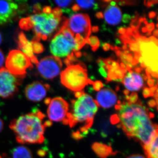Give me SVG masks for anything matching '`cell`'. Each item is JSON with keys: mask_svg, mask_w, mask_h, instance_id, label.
I'll return each instance as SVG.
<instances>
[{"mask_svg": "<svg viewBox=\"0 0 158 158\" xmlns=\"http://www.w3.org/2000/svg\"><path fill=\"white\" fill-rule=\"evenodd\" d=\"M117 103L118 123L125 134L140 141L142 145L149 144L158 134V126L152 120V113L140 101L134 103Z\"/></svg>", "mask_w": 158, "mask_h": 158, "instance_id": "obj_1", "label": "cell"}, {"mask_svg": "<svg viewBox=\"0 0 158 158\" xmlns=\"http://www.w3.org/2000/svg\"><path fill=\"white\" fill-rule=\"evenodd\" d=\"M62 14L60 8L52 9L45 6L42 9L37 5L34 7V14L21 20L19 26L25 31L33 30L35 37L32 41L47 40L58 33L67 20L66 18L62 17Z\"/></svg>", "mask_w": 158, "mask_h": 158, "instance_id": "obj_2", "label": "cell"}, {"mask_svg": "<svg viewBox=\"0 0 158 158\" xmlns=\"http://www.w3.org/2000/svg\"><path fill=\"white\" fill-rule=\"evenodd\" d=\"M45 119V115L36 110L13 119L10 127L18 143L42 144L44 141L46 128L52 125V122Z\"/></svg>", "mask_w": 158, "mask_h": 158, "instance_id": "obj_3", "label": "cell"}, {"mask_svg": "<svg viewBox=\"0 0 158 158\" xmlns=\"http://www.w3.org/2000/svg\"><path fill=\"white\" fill-rule=\"evenodd\" d=\"M72 107L67 116V124L71 127L78 124L83 125L81 131L85 132L91 127L98 105L89 94L84 93L77 100L72 101Z\"/></svg>", "mask_w": 158, "mask_h": 158, "instance_id": "obj_4", "label": "cell"}, {"mask_svg": "<svg viewBox=\"0 0 158 158\" xmlns=\"http://www.w3.org/2000/svg\"><path fill=\"white\" fill-rule=\"evenodd\" d=\"M65 23L54 35L50 45L51 52L54 56L59 58L67 57L79 50V45L71 32L65 26Z\"/></svg>", "mask_w": 158, "mask_h": 158, "instance_id": "obj_5", "label": "cell"}, {"mask_svg": "<svg viewBox=\"0 0 158 158\" xmlns=\"http://www.w3.org/2000/svg\"><path fill=\"white\" fill-rule=\"evenodd\" d=\"M65 26L71 32L81 49L86 44L91 34L90 18L87 14H73L65 23Z\"/></svg>", "mask_w": 158, "mask_h": 158, "instance_id": "obj_6", "label": "cell"}, {"mask_svg": "<svg viewBox=\"0 0 158 158\" xmlns=\"http://www.w3.org/2000/svg\"><path fill=\"white\" fill-rule=\"evenodd\" d=\"M139 45L141 56L146 68L158 73V40L154 36L147 38L141 36L139 32L133 33Z\"/></svg>", "mask_w": 158, "mask_h": 158, "instance_id": "obj_7", "label": "cell"}, {"mask_svg": "<svg viewBox=\"0 0 158 158\" xmlns=\"http://www.w3.org/2000/svg\"><path fill=\"white\" fill-rule=\"evenodd\" d=\"M60 77L62 85L75 92L81 91L88 84L87 69L80 64L67 67Z\"/></svg>", "mask_w": 158, "mask_h": 158, "instance_id": "obj_8", "label": "cell"}, {"mask_svg": "<svg viewBox=\"0 0 158 158\" xmlns=\"http://www.w3.org/2000/svg\"><path fill=\"white\" fill-rule=\"evenodd\" d=\"M6 68L15 75L23 76L32 67L31 59L21 51L13 50L9 53L6 61Z\"/></svg>", "mask_w": 158, "mask_h": 158, "instance_id": "obj_9", "label": "cell"}, {"mask_svg": "<svg viewBox=\"0 0 158 158\" xmlns=\"http://www.w3.org/2000/svg\"><path fill=\"white\" fill-rule=\"evenodd\" d=\"M24 77L12 74L6 68L0 69V97L9 98L15 95Z\"/></svg>", "mask_w": 158, "mask_h": 158, "instance_id": "obj_10", "label": "cell"}, {"mask_svg": "<svg viewBox=\"0 0 158 158\" xmlns=\"http://www.w3.org/2000/svg\"><path fill=\"white\" fill-rule=\"evenodd\" d=\"M45 103L48 106L47 115L50 121L63 122L67 124L69 105L65 99L61 97H56L46 100Z\"/></svg>", "mask_w": 158, "mask_h": 158, "instance_id": "obj_11", "label": "cell"}, {"mask_svg": "<svg viewBox=\"0 0 158 158\" xmlns=\"http://www.w3.org/2000/svg\"><path fill=\"white\" fill-rule=\"evenodd\" d=\"M37 69L40 75L46 79L56 77L61 72L62 61L60 58L50 56L44 57L38 62Z\"/></svg>", "mask_w": 158, "mask_h": 158, "instance_id": "obj_12", "label": "cell"}, {"mask_svg": "<svg viewBox=\"0 0 158 158\" xmlns=\"http://www.w3.org/2000/svg\"><path fill=\"white\" fill-rule=\"evenodd\" d=\"M49 89L50 86L48 84L35 81L27 86L25 94L30 101L39 102L45 97Z\"/></svg>", "mask_w": 158, "mask_h": 158, "instance_id": "obj_13", "label": "cell"}, {"mask_svg": "<svg viewBox=\"0 0 158 158\" xmlns=\"http://www.w3.org/2000/svg\"><path fill=\"white\" fill-rule=\"evenodd\" d=\"M18 9V4L14 1L0 0V24L11 21Z\"/></svg>", "mask_w": 158, "mask_h": 158, "instance_id": "obj_14", "label": "cell"}, {"mask_svg": "<svg viewBox=\"0 0 158 158\" xmlns=\"http://www.w3.org/2000/svg\"><path fill=\"white\" fill-rule=\"evenodd\" d=\"M96 102L99 106L104 109H109L118 102L116 93L110 88H104L97 94Z\"/></svg>", "mask_w": 158, "mask_h": 158, "instance_id": "obj_15", "label": "cell"}, {"mask_svg": "<svg viewBox=\"0 0 158 158\" xmlns=\"http://www.w3.org/2000/svg\"><path fill=\"white\" fill-rule=\"evenodd\" d=\"M122 82L124 84L127 90L131 91H138L144 85L141 76L139 73L133 72L131 70L123 77Z\"/></svg>", "mask_w": 158, "mask_h": 158, "instance_id": "obj_16", "label": "cell"}, {"mask_svg": "<svg viewBox=\"0 0 158 158\" xmlns=\"http://www.w3.org/2000/svg\"><path fill=\"white\" fill-rule=\"evenodd\" d=\"M103 16L109 24L116 25L121 22L122 12L118 6H109L105 10Z\"/></svg>", "mask_w": 158, "mask_h": 158, "instance_id": "obj_17", "label": "cell"}, {"mask_svg": "<svg viewBox=\"0 0 158 158\" xmlns=\"http://www.w3.org/2000/svg\"><path fill=\"white\" fill-rule=\"evenodd\" d=\"M18 44L19 48L21 49L22 52L26 54L30 58L32 62L36 65L38 64V61L34 56L33 46L32 43L27 40L23 33H20L19 35Z\"/></svg>", "mask_w": 158, "mask_h": 158, "instance_id": "obj_18", "label": "cell"}, {"mask_svg": "<svg viewBox=\"0 0 158 158\" xmlns=\"http://www.w3.org/2000/svg\"><path fill=\"white\" fill-rule=\"evenodd\" d=\"M158 135L146 145H142L147 158H158Z\"/></svg>", "mask_w": 158, "mask_h": 158, "instance_id": "obj_19", "label": "cell"}, {"mask_svg": "<svg viewBox=\"0 0 158 158\" xmlns=\"http://www.w3.org/2000/svg\"><path fill=\"white\" fill-rule=\"evenodd\" d=\"M92 148L95 153L101 158H106L113 154L111 147L106 144L95 143L92 145Z\"/></svg>", "mask_w": 158, "mask_h": 158, "instance_id": "obj_20", "label": "cell"}, {"mask_svg": "<svg viewBox=\"0 0 158 158\" xmlns=\"http://www.w3.org/2000/svg\"><path fill=\"white\" fill-rule=\"evenodd\" d=\"M12 158H33L31 151L25 146L15 148L12 153Z\"/></svg>", "mask_w": 158, "mask_h": 158, "instance_id": "obj_21", "label": "cell"}, {"mask_svg": "<svg viewBox=\"0 0 158 158\" xmlns=\"http://www.w3.org/2000/svg\"><path fill=\"white\" fill-rule=\"evenodd\" d=\"M79 7H81L82 9H87L93 8L94 10H96L98 9V5L95 3V1L93 0L90 1H77Z\"/></svg>", "mask_w": 158, "mask_h": 158, "instance_id": "obj_22", "label": "cell"}, {"mask_svg": "<svg viewBox=\"0 0 158 158\" xmlns=\"http://www.w3.org/2000/svg\"><path fill=\"white\" fill-rule=\"evenodd\" d=\"M86 43L90 44L91 47V49L93 52H95L97 50L100 45V42L98 38L95 36H92V37H89L87 40Z\"/></svg>", "mask_w": 158, "mask_h": 158, "instance_id": "obj_23", "label": "cell"}, {"mask_svg": "<svg viewBox=\"0 0 158 158\" xmlns=\"http://www.w3.org/2000/svg\"><path fill=\"white\" fill-rule=\"evenodd\" d=\"M55 3L60 8L65 9L73 2V1H55Z\"/></svg>", "mask_w": 158, "mask_h": 158, "instance_id": "obj_24", "label": "cell"}, {"mask_svg": "<svg viewBox=\"0 0 158 158\" xmlns=\"http://www.w3.org/2000/svg\"><path fill=\"white\" fill-rule=\"evenodd\" d=\"M92 85H93L94 89L97 91H99L103 87V85L102 82L100 81H96L94 82Z\"/></svg>", "mask_w": 158, "mask_h": 158, "instance_id": "obj_25", "label": "cell"}, {"mask_svg": "<svg viewBox=\"0 0 158 158\" xmlns=\"http://www.w3.org/2000/svg\"><path fill=\"white\" fill-rule=\"evenodd\" d=\"M138 95L137 93L136 92H133L131 94V96H129V99L128 100V101L130 102L135 103L138 101Z\"/></svg>", "mask_w": 158, "mask_h": 158, "instance_id": "obj_26", "label": "cell"}, {"mask_svg": "<svg viewBox=\"0 0 158 158\" xmlns=\"http://www.w3.org/2000/svg\"><path fill=\"white\" fill-rule=\"evenodd\" d=\"M143 96L144 98H146L149 97L153 96L154 93H152L151 91L150 88H145L143 90Z\"/></svg>", "mask_w": 158, "mask_h": 158, "instance_id": "obj_27", "label": "cell"}, {"mask_svg": "<svg viewBox=\"0 0 158 158\" xmlns=\"http://www.w3.org/2000/svg\"><path fill=\"white\" fill-rule=\"evenodd\" d=\"M146 29L147 30L148 32H149V33H152V32L153 31L154 29H155V25L153 23H150L149 24H148L146 25Z\"/></svg>", "mask_w": 158, "mask_h": 158, "instance_id": "obj_28", "label": "cell"}, {"mask_svg": "<svg viewBox=\"0 0 158 158\" xmlns=\"http://www.w3.org/2000/svg\"><path fill=\"white\" fill-rule=\"evenodd\" d=\"M99 72L101 74V75L106 79L107 78V73L105 69L104 68H100L98 69Z\"/></svg>", "mask_w": 158, "mask_h": 158, "instance_id": "obj_29", "label": "cell"}, {"mask_svg": "<svg viewBox=\"0 0 158 158\" xmlns=\"http://www.w3.org/2000/svg\"><path fill=\"white\" fill-rule=\"evenodd\" d=\"M131 16L130 15L127 14H125L123 15V16L122 21L123 23H128L130 21V20L131 19Z\"/></svg>", "mask_w": 158, "mask_h": 158, "instance_id": "obj_30", "label": "cell"}, {"mask_svg": "<svg viewBox=\"0 0 158 158\" xmlns=\"http://www.w3.org/2000/svg\"><path fill=\"white\" fill-rule=\"evenodd\" d=\"M157 3V1H145L144 2V5L148 7H151L153 5Z\"/></svg>", "mask_w": 158, "mask_h": 158, "instance_id": "obj_31", "label": "cell"}, {"mask_svg": "<svg viewBox=\"0 0 158 158\" xmlns=\"http://www.w3.org/2000/svg\"><path fill=\"white\" fill-rule=\"evenodd\" d=\"M97 63L98 64V66L100 67V68L103 67V68H105L106 66V64L104 62L103 59H102V58H99L98 59L97 61Z\"/></svg>", "mask_w": 158, "mask_h": 158, "instance_id": "obj_32", "label": "cell"}, {"mask_svg": "<svg viewBox=\"0 0 158 158\" xmlns=\"http://www.w3.org/2000/svg\"><path fill=\"white\" fill-rule=\"evenodd\" d=\"M5 56L2 52L0 49V68L2 66L4 62H5Z\"/></svg>", "mask_w": 158, "mask_h": 158, "instance_id": "obj_33", "label": "cell"}, {"mask_svg": "<svg viewBox=\"0 0 158 158\" xmlns=\"http://www.w3.org/2000/svg\"><path fill=\"white\" fill-rule=\"evenodd\" d=\"M101 44L102 46L103 49L104 50L106 51H107L109 50L110 48V45L109 44L106 43H101Z\"/></svg>", "mask_w": 158, "mask_h": 158, "instance_id": "obj_34", "label": "cell"}, {"mask_svg": "<svg viewBox=\"0 0 158 158\" xmlns=\"http://www.w3.org/2000/svg\"><path fill=\"white\" fill-rule=\"evenodd\" d=\"M155 82V81L153 79H148L147 81V84L148 86L151 88V87H153L154 85Z\"/></svg>", "mask_w": 158, "mask_h": 158, "instance_id": "obj_35", "label": "cell"}, {"mask_svg": "<svg viewBox=\"0 0 158 158\" xmlns=\"http://www.w3.org/2000/svg\"><path fill=\"white\" fill-rule=\"evenodd\" d=\"M118 32L122 35H124L126 33V29L124 28L123 27H120L118 28Z\"/></svg>", "mask_w": 158, "mask_h": 158, "instance_id": "obj_36", "label": "cell"}, {"mask_svg": "<svg viewBox=\"0 0 158 158\" xmlns=\"http://www.w3.org/2000/svg\"><path fill=\"white\" fill-rule=\"evenodd\" d=\"M127 158H146L144 156L141 155L136 154L132 155L128 157Z\"/></svg>", "mask_w": 158, "mask_h": 158, "instance_id": "obj_37", "label": "cell"}, {"mask_svg": "<svg viewBox=\"0 0 158 158\" xmlns=\"http://www.w3.org/2000/svg\"><path fill=\"white\" fill-rule=\"evenodd\" d=\"M72 9L73 11L76 12V11H79L81 9H80V7H79L78 5H77V4H75L72 7Z\"/></svg>", "mask_w": 158, "mask_h": 158, "instance_id": "obj_38", "label": "cell"}, {"mask_svg": "<svg viewBox=\"0 0 158 158\" xmlns=\"http://www.w3.org/2000/svg\"><path fill=\"white\" fill-rule=\"evenodd\" d=\"M84 93L85 92L83 91H81V90L80 91H77V92H76L75 93V96L77 98H79L81 96L82 94Z\"/></svg>", "mask_w": 158, "mask_h": 158, "instance_id": "obj_39", "label": "cell"}, {"mask_svg": "<svg viewBox=\"0 0 158 158\" xmlns=\"http://www.w3.org/2000/svg\"><path fill=\"white\" fill-rule=\"evenodd\" d=\"M95 16L99 19H101L104 18L103 14L102 12H98L95 15Z\"/></svg>", "mask_w": 158, "mask_h": 158, "instance_id": "obj_40", "label": "cell"}, {"mask_svg": "<svg viewBox=\"0 0 158 158\" xmlns=\"http://www.w3.org/2000/svg\"><path fill=\"white\" fill-rule=\"evenodd\" d=\"M156 16V13L154 11H151L148 13V16L150 18H154Z\"/></svg>", "mask_w": 158, "mask_h": 158, "instance_id": "obj_41", "label": "cell"}, {"mask_svg": "<svg viewBox=\"0 0 158 158\" xmlns=\"http://www.w3.org/2000/svg\"><path fill=\"white\" fill-rule=\"evenodd\" d=\"M98 31L99 28L97 26H94V27H93L91 28V31L94 33H96V32H98Z\"/></svg>", "mask_w": 158, "mask_h": 158, "instance_id": "obj_42", "label": "cell"}, {"mask_svg": "<svg viewBox=\"0 0 158 158\" xmlns=\"http://www.w3.org/2000/svg\"><path fill=\"white\" fill-rule=\"evenodd\" d=\"M3 127H4V123L2 120L0 118V132L2 131Z\"/></svg>", "mask_w": 158, "mask_h": 158, "instance_id": "obj_43", "label": "cell"}, {"mask_svg": "<svg viewBox=\"0 0 158 158\" xmlns=\"http://www.w3.org/2000/svg\"><path fill=\"white\" fill-rule=\"evenodd\" d=\"M74 53L75 54L74 56H76L77 57V58H79V57H81L82 56V53L80 52H74Z\"/></svg>", "mask_w": 158, "mask_h": 158, "instance_id": "obj_44", "label": "cell"}, {"mask_svg": "<svg viewBox=\"0 0 158 158\" xmlns=\"http://www.w3.org/2000/svg\"><path fill=\"white\" fill-rule=\"evenodd\" d=\"M135 70L136 72H137V73H140L142 71V69L141 68V67H137L135 69Z\"/></svg>", "mask_w": 158, "mask_h": 158, "instance_id": "obj_45", "label": "cell"}, {"mask_svg": "<svg viewBox=\"0 0 158 158\" xmlns=\"http://www.w3.org/2000/svg\"><path fill=\"white\" fill-rule=\"evenodd\" d=\"M148 104H149L150 106H154L156 105L155 101L153 100H151L149 102H148Z\"/></svg>", "mask_w": 158, "mask_h": 158, "instance_id": "obj_46", "label": "cell"}, {"mask_svg": "<svg viewBox=\"0 0 158 158\" xmlns=\"http://www.w3.org/2000/svg\"><path fill=\"white\" fill-rule=\"evenodd\" d=\"M158 30L156 29V30H155V31H154L153 33L154 37H156V38H157L158 37Z\"/></svg>", "mask_w": 158, "mask_h": 158, "instance_id": "obj_47", "label": "cell"}, {"mask_svg": "<svg viewBox=\"0 0 158 158\" xmlns=\"http://www.w3.org/2000/svg\"><path fill=\"white\" fill-rule=\"evenodd\" d=\"M119 66H120V68L122 69H125V68H126L125 64H124L123 62H121V63H120Z\"/></svg>", "mask_w": 158, "mask_h": 158, "instance_id": "obj_48", "label": "cell"}, {"mask_svg": "<svg viewBox=\"0 0 158 158\" xmlns=\"http://www.w3.org/2000/svg\"><path fill=\"white\" fill-rule=\"evenodd\" d=\"M123 93H124V94H125L126 95H128L129 94V90H124V91H123Z\"/></svg>", "mask_w": 158, "mask_h": 158, "instance_id": "obj_49", "label": "cell"}, {"mask_svg": "<svg viewBox=\"0 0 158 158\" xmlns=\"http://www.w3.org/2000/svg\"><path fill=\"white\" fill-rule=\"evenodd\" d=\"M141 68L142 69L146 68V65H145V64H144V62H142V63H141Z\"/></svg>", "mask_w": 158, "mask_h": 158, "instance_id": "obj_50", "label": "cell"}, {"mask_svg": "<svg viewBox=\"0 0 158 158\" xmlns=\"http://www.w3.org/2000/svg\"><path fill=\"white\" fill-rule=\"evenodd\" d=\"M110 5L111 6H115L116 5V2H113V1H111Z\"/></svg>", "mask_w": 158, "mask_h": 158, "instance_id": "obj_51", "label": "cell"}, {"mask_svg": "<svg viewBox=\"0 0 158 158\" xmlns=\"http://www.w3.org/2000/svg\"><path fill=\"white\" fill-rule=\"evenodd\" d=\"M94 81L90 79H88V84H90V85H93Z\"/></svg>", "mask_w": 158, "mask_h": 158, "instance_id": "obj_52", "label": "cell"}, {"mask_svg": "<svg viewBox=\"0 0 158 158\" xmlns=\"http://www.w3.org/2000/svg\"><path fill=\"white\" fill-rule=\"evenodd\" d=\"M142 31L143 32V33H146V32H147V29H146V28L143 27V28L142 29Z\"/></svg>", "mask_w": 158, "mask_h": 158, "instance_id": "obj_53", "label": "cell"}, {"mask_svg": "<svg viewBox=\"0 0 158 158\" xmlns=\"http://www.w3.org/2000/svg\"><path fill=\"white\" fill-rule=\"evenodd\" d=\"M142 76H143V79H144V81H147V80H148L147 77L145 75V74H143L142 75Z\"/></svg>", "mask_w": 158, "mask_h": 158, "instance_id": "obj_54", "label": "cell"}, {"mask_svg": "<svg viewBox=\"0 0 158 158\" xmlns=\"http://www.w3.org/2000/svg\"><path fill=\"white\" fill-rule=\"evenodd\" d=\"M122 48L124 50H126L127 48V45H125V44H124V45L123 46Z\"/></svg>", "mask_w": 158, "mask_h": 158, "instance_id": "obj_55", "label": "cell"}, {"mask_svg": "<svg viewBox=\"0 0 158 158\" xmlns=\"http://www.w3.org/2000/svg\"><path fill=\"white\" fill-rule=\"evenodd\" d=\"M2 35H1V34H0V44H1V43H2Z\"/></svg>", "mask_w": 158, "mask_h": 158, "instance_id": "obj_56", "label": "cell"}, {"mask_svg": "<svg viewBox=\"0 0 158 158\" xmlns=\"http://www.w3.org/2000/svg\"><path fill=\"white\" fill-rule=\"evenodd\" d=\"M116 44H120V41H119V40H118V39H116Z\"/></svg>", "mask_w": 158, "mask_h": 158, "instance_id": "obj_57", "label": "cell"}, {"mask_svg": "<svg viewBox=\"0 0 158 158\" xmlns=\"http://www.w3.org/2000/svg\"><path fill=\"white\" fill-rule=\"evenodd\" d=\"M152 35V33H149V32H148L147 34H146V35H147V36H150V35Z\"/></svg>", "mask_w": 158, "mask_h": 158, "instance_id": "obj_58", "label": "cell"}, {"mask_svg": "<svg viewBox=\"0 0 158 158\" xmlns=\"http://www.w3.org/2000/svg\"><path fill=\"white\" fill-rule=\"evenodd\" d=\"M103 2H111V1H110V0H109V1H107V0H105V1H103Z\"/></svg>", "mask_w": 158, "mask_h": 158, "instance_id": "obj_59", "label": "cell"}, {"mask_svg": "<svg viewBox=\"0 0 158 158\" xmlns=\"http://www.w3.org/2000/svg\"><path fill=\"white\" fill-rule=\"evenodd\" d=\"M144 24L146 25L148 24V22L147 20L144 21Z\"/></svg>", "mask_w": 158, "mask_h": 158, "instance_id": "obj_60", "label": "cell"}, {"mask_svg": "<svg viewBox=\"0 0 158 158\" xmlns=\"http://www.w3.org/2000/svg\"><path fill=\"white\" fill-rule=\"evenodd\" d=\"M156 27H157V28L158 27V24H157V25H156Z\"/></svg>", "mask_w": 158, "mask_h": 158, "instance_id": "obj_61", "label": "cell"}]
</instances>
